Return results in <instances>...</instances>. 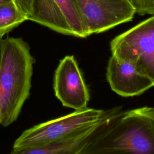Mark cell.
Segmentation results:
<instances>
[{
    "mask_svg": "<svg viewBox=\"0 0 154 154\" xmlns=\"http://www.w3.org/2000/svg\"><path fill=\"white\" fill-rule=\"evenodd\" d=\"M104 111L86 107L34 126L15 140L13 149L41 146L76 137L96 125Z\"/></svg>",
    "mask_w": 154,
    "mask_h": 154,
    "instance_id": "cell-3",
    "label": "cell"
},
{
    "mask_svg": "<svg viewBox=\"0 0 154 154\" xmlns=\"http://www.w3.org/2000/svg\"><path fill=\"white\" fill-rule=\"evenodd\" d=\"M79 154H154V107L105 110Z\"/></svg>",
    "mask_w": 154,
    "mask_h": 154,
    "instance_id": "cell-1",
    "label": "cell"
},
{
    "mask_svg": "<svg viewBox=\"0 0 154 154\" xmlns=\"http://www.w3.org/2000/svg\"><path fill=\"white\" fill-rule=\"evenodd\" d=\"M106 76L111 90L123 97L140 95L154 86L153 81L132 64L113 55L108 61Z\"/></svg>",
    "mask_w": 154,
    "mask_h": 154,
    "instance_id": "cell-7",
    "label": "cell"
},
{
    "mask_svg": "<svg viewBox=\"0 0 154 154\" xmlns=\"http://www.w3.org/2000/svg\"><path fill=\"white\" fill-rule=\"evenodd\" d=\"M71 29L73 36L85 38L90 35L83 22L76 0H55Z\"/></svg>",
    "mask_w": 154,
    "mask_h": 154,
    "instance_id": "cell-10",
    "label": "cell"
},
{
    "mask_svg": "<svg viewBox=\"0 0 154 154\" xmlns=\"http://www.w3.org/2000/svg\"><path fill=\"white\" fill-rule=\"evenodd\" d=\"M28 20L58 32L73 35L64 15L55 0H33L32 13L28 17Z\"/></svg>",
    "mask_w": 154,
    "mask_h": 154,
    "instance_id": "cell-8",
    "label": "cell"
},
{
    "mask_svg": "<svg viewBox=\"0 0 154 154\" xmlns=\"http://www.w3.org/2000/svg\"><path fill=\"white\" fill-rule=\"evenodd\" d=\"M17 4L21 10L27 15L29 16L32 13V1L33 0H15Z\"/></svg>",
    "mask_w": 154,
    "mask_h": 154,
    "instance_id": "cell-13",
    "label": "cell"
},
{
    "mask_svg": "<svg viewBox=\"0 0 154 154\" xmlns=\"http://www.w3.org/2000/svg\"><path fill=\"white\" fill-rule=\"evenodd\" d=\"M90 35L132 20L135 11L128 0H76Z\"/></svg>",
    "mask_w": 154,
    "mask_h": 154,
    "instance_id": "cell-5",
    "label": "cell"
},
{
    "mask_svg": "<svg viewBox=\"0 0 154 154\" xmlns=\"http://www.w3.org/2000/svg\"><path fill=\"white\" fill-rule=\"evenodd\" d=\"M13 1H16L15 0H0V5L5 4L11 2H13Z\"/></svg>",
    "mask_w": 154,
    "mask_h": 154,
    "instance_id": "cell-15",
    "label": "cell"
},
{
    "mask_svg": "<svg viewBox=\"0 0 154 154\" xmlns=\"http://www.w3.org/2000/svg\"><path fill=\"white\" fill-rule=\"evenodd\" d=\"M99 120L92 128L73 138L41 146L13 149L10 154H79L87 144L90 134Z\"/></svg>",
    "mask_w": 154,
    "mask_h": 154,
    "instance_id": "cell-9",
    "label": "cell"
},
{
    "mask_svg": "<svg viewBox=\"0 0 154 154\" xmlns=\"http://www.w3.org/2000/svg\"><path fill=\"white\" fill-rule=\"evenodd\" d=\"M112 55L130 63L154 82V15L116 37Z\"/></svg>",
    "mask_w": 154,
    "mask_h": 154,
    "instance_id": "cell-4",
    "label": "cell"
},
{
    "mask_svg": "<svg viewBox=\"0 0 154 154\" xmlns=\"http://www.w3.org/2000/svg\"><path fill=\"white\" fill-rule=\"evenodd\" d=\"M35 60L28 44L20 38L3 40L0 66V125L14 123L28 98Z\"/></svg>",
    "mask_w": 154,
    "mask_h": 154,
    "instance_id": "cell-2",
    "label": "cell"
},
{
    "mask_svg": "<svg viewBox=\"0 0 154 154\" xmlns=\"http://www.w3.org/2000/svg\"><path fill=\"white\" fill-rule=\"evenodd\" d=\"M135 11V13L143 16L154 15V0H128Z\"/></svg>",
    "mask_w": 154,
    "mask_h": 154,
    "instance_id": "cell-12",
    "label": "cell"
},
{
    "mask_svg": "<svg viewBox=\"0 0 154 154\" xmlns=\"http://www.w3.org/2000/svg\"><path fill=\"white\" fill-rule=\"evenodd\" d=\"M27 20V15L16 1L0 5V36L3 37Z\"/></svg>",
    "mask_w": 154,
    "mask_h": 154,
    "instance_id": "cell-11",
    "label": "cell"
},
{
    "mask_svg": "<svg viewBox=\"0 0 154 154\" xmlns=\"http://www.w3.org/2000/svg\"><path fill=\"white\" fill-rule=\"evenodd\" d=\"M53 87L55 95L63 106L75 110L87 107L88 90L73 55H67L60 61L55 72Z\"/></svg>",
    "mask_w": 154,
    "mask_h": 154,
    "instance_id": "cell-6",
    "label": "cell"
},
{
    "mask_svg": "<svg viewBox=\"0 0 154 154\" xmlns=\"http://www.w3.org/2000/svg\"><path fill=\"white\" fill-rule=\"evenodd\" d=\"M3 37L0 36V66H1V55H2V44H3Z\"/></svg>",
    "mask_w": 154,
    "mask_h": 154,
    "instance_id": "cell-14",
    "label": "cell"
}]
</instances>
